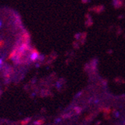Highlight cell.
I'll use <instances>...</instances> for the list:
<instances>
[{"instance_id": "cell-6", "label": "cell", "mask_w": 125, "mask_h": 125, "mask_svg": "<svg viewBox=\"0 0 125 125\" xmlns=\"http://www.w3.org/2000/svg\"><path fill=\"white\" fill-rule=\"evenodd\" d=\"M1 27H2V22L0 21V28H1Z\"/></svg>"}, {"instance_id": "cell-5", "label": "cell", "mask_w": 125, "mask_h": 125, "mask_svg": "<svg viewBox=\"0 0 125 125\" xmlns=\"http://www.w3.org/2000/svg\"><path fill=\"white\" fill-rule=\"evenodd\" d=\"M3 63V61H2V59H0V65H2Z\"/></svg>"}, {"instance_id": "cell-4", "label": "cell", "mask_w": 125, "mask_h": 125, "mask_svg": "<svg viewBox=\"0 0 125 125\" xmlns=\"http://www.w3.org/2000/svg\"><path fill=\"white\" fill-rule=\"evenodd\" d=\"M5 45V42L4 41H0V48H2Z\"/></svg>"}, {"instance_id": "cell-1", "label": "cell", "mask_w": 125, "mask_h": 125, "mask_svg": "<svg viewBox=\"0 0 125 125\" xmlns=\"http://www.w3.org/2000/svg\"><path fill=\"white\" fill-rule=\"evenodd\" d=\"M39 56H40V53L38 52V51L35 49V48H32V52H31V56H30L31 61H32V62L36 61Z\"/></svg>"}, {"instance_id": "cell-3", "label": "cell", "mask_w": 125, "mask_h": 125, "mask_svg": "<svg viewBox=\"0 0 125 125\" xmlns=\"http://www.w3.org/2000/svg\"><path fill=\"white\" fill-rule=\"evenodd\" d=\"M29 121H30V118H26L21 121V125H26Z\"/></svg>"}, {"instance_id": "cell-2", "label": "cell", "mask_w": 125, "mask_h": 125, "mask_svg": "<svg viewBox=\"0 0 125 125\" xmlns=\"http://www.w3.org/2000/svg\"><path fill=\"white\" fill-rule=\"evenodd\" d=\"M44 119H40V120H37L35 122V124L36 125H42L43 124H44Z\"/></svg>"}]
</instances>
